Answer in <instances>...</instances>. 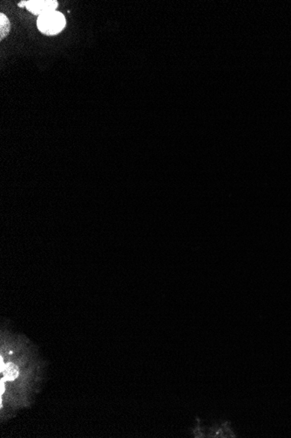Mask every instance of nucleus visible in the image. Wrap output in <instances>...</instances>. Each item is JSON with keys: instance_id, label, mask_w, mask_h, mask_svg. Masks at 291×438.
I'll return each instance as SVG.
<instances>
[{"instance_id": "nucleus-1", "label": "nucleus", "mask_w": 291, "mask_h": 438, "mask_svg": "<svg viewBox=\"0 0 291 438\" xmlns=\"http://www.w3.org/2000/svg\"><path fill=\"white\" fill-rule=\"evenodd\" d=\"M44 362L26 337L1 329L0 336V416L12 418L31 406L44 379Z\"/></svg>"}, {"instance_id": "nucleus-2", "label": "nucleus", "mask_w": 291, "mask_h": 438, "mask_svg": "<svg viewBox=\"0 0 291 438\" xmlns=\"http://www.w3.org/2000/svg\"><path fill=\"white\" fill-rule=\"evenodd\" d=\"M66 25V18L57 11L41 15L37 19L38 30L45 35H56L65 28Z\"/></svg>"}, {"instance_id": "nucleus-3", "label": "nucleus", "mask_w": 291, "mask_h": 438, "mask_svg": "<svg viewBox=\"0 0 291 438\" xmlns=\"http://www.w3.org/2000/svg\"><path fill=\"white\" fill-rule=\"evenodd\" d=\"M56 0H29L26 1V8L30 13L38 17L55 12L58 7Z\"/></svg>"}, {"instance_id": "nucleus-4", "label": "nucleus", "mask_w": 291, "mask_h": 438, "mask_svg": "<svg viewBox=\"0 0 291 438\" xmlns=\"http://www.w3.org/2000/svg\"><path fill=\"white\" fill-rule=\"evenodd\" d=\"M209 437H235L228 422H224L221 425L214 426L209 430Z\"/></svg>"}, {"instance_id": "nucleus-5", "label": "nucleus", "mask_w": 291, "mask_h": 438, "mask_svg": "<svg viewBox=\"0 0 291 438\" xmlns=\"http://www.w3.org/2000/svg\"><path fill=\"white\" fill-rule=\"evenodd\" d=\"M11 23L4 13H0V39L3 41L9 34Z\"/></svg>"}]
</instances>
